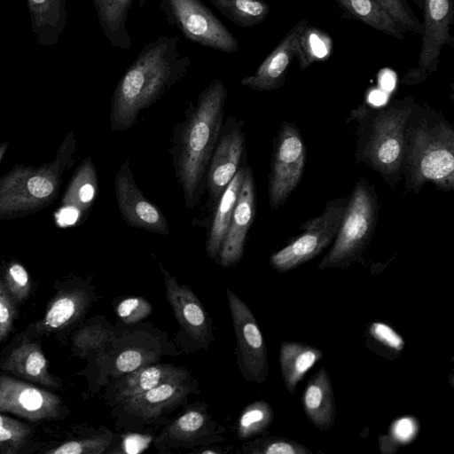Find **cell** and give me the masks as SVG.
I'll return each instance as SVG.
<instances>
[{"instance_id":"29","label":"cell","mask_w":454,"mask_h":454,"mask_svg":"<svg viewBox=\"0 0 454 454\" xmlns=\"http://www.w3.org/2000/svg\"><path fill=\"white\" fill-rule=\"evenodd\" d=\"M332 49L333 43L328 35L308 26L301 36L296 55L301 69L304 70L315 62L325 60Z\"/></svg>"},{"instance_id":"44","label":"cell","mask_w":454,"mask_h":454,"mask_svg":"<svg viewBox=\"0 0 454 454\" xmlns=\"http://www.w3.org/2000/svg\"><path fill=\"white\" fill-rule=\"evenodd\" d=\"M412 2L420 9L423 6V0H412Z\"/></svg>"},{"instance_id":"32","label":"cell","mask_w":454,"mask_h":454,"mask_svg":"<svg viewBox=\"0 0 454 454\" xmlns=\"http://www.w3.org/2000/svg\"><path fill=\"white\" fill-rule=\"evenodd\" d=\"M30 427L16 419L0 414V450L16 453L28 441Z\"/></svg>"},{"instance_id":"43","label":"cell","mask_w":454,"mask_h":454,"mask_svg":"<svg viewBox=\"0 0 454 454\" xmlns=\"http://www.w3.org/2000/svg\"><path fill=\"white\" fill-rule=\"evenodd\" d=\"M79 215L80 212L75 207H67L59 214L58 221L62 226L72 225L78 220Z\"/></svg>"},{"instance_id":"28","label":"cell","mask_w":454,"mask_h":454,"mask_svg":"<svg viewBox=\"0 0 454 454\" xmlns=\"http://www.w3.org/2000/svg\"><path fill=\"white\" fill-rule=\"evenodd\" d=\"M207 426L208 419L204 412L189 410L166 427L162 437L170 444H187L202 438Z\"/></svg>"},{"instance_id":"19","label":"cell","mask_w":454,"mask_h":454,"mask_svg":"<svg viewBox=\"0 0 454 454\" xmlns=\"http://www.w3.org/2000/svg\"><path fill=\"white\" fill-rule=\"evenodd\" d=\"M185 380L165 381L144 393L127 398L123 402L125 409L141 419L158 417L163 411L178 403L188 393Z\"/></svg>"},{"instance_id":"18","label":"cell","mask_w":454,"mask_h":454,"mask_svg":"<svg viewBox=\"0 0 454 454\" xmlns=\"http://www.w3.org/2000/svg\"><path fill=\"white\" fill-rule=\"evenodd\" d=\"M31 27L40 46L56 44L63 33L68 12L67 0H26Z\"/></svg>"},{"instance_id":"40","label":"cell","mask_w":454,"mask_h":454,"mask_svg":"<svg viewBox=\"0 0 454 454\" xmlns=\"http://www.w3.org/2000/svg\"><path fill=\"white\" fill-rule=\"evenodd\" d=\"M15 317L13 300L0 278V342L10 333Z\"/></svg>"},{"instance_id":"35","label":"cell","mask_w":454,"mask_h":454,"mask_svg":"<svg viewBox=\"0 0 454 454\" xmlns=\"http://www.w3.org/2000/svg\"><path fill=\"white\" fill-rule=\"evenodd\" d=\"M155 353L139 347H130L121 350L114 358L113 372L117 375L131 372L149 365L155 359Z\"/></svg>"},{"instance_id":"14","label":"cell","mask_w":454,"mask_h":454,"mask_svg":"<svg viewBox=\"0 0 454 454\" xmlns=\"http://www.w3.org/2000/svg\"><path fill=\"white\" fill-rule=\"evenodd\" d=\"M308 26V20H301L292 27L254 74L242 78L240 84L255 91L280 89L286 82L287 69L297 55L301 36Z\"/></svg>"},{"instance_id":"22","label":"cell","mask_w":454,"mask_h":454,"mask_svg":"<svg viewBox=\"0 0 454 454\" xmlns=\"http://www.w3.org/2000/svg\"><path fill=\"white\" fill-rule=\"evenodd\" d=\"M133 0H93L104 35L116 49L129 51L132 39L127 27L128 14Z\"/></svg>"},{"instance_id":"3","label":"cell","mask_w":454,"mask_h":454,"mask_svg":"<svg viewBox=\"0 0 454 454\" xmlns=\"http://www.w3.org/2000/svg\"><path fill=\"white\" fill-rule=\"evenodd\" d=\"M227 90L214 79L199 95L197 105L183 122L176 152V168L186 207L197 203L200 184L219 138Z\"/></svg>"},{"instance_id":"2","label":"cell","mask_w":454,"mask_h":454,"mask_svg":"<svg viewBox=\"0 0 454 454\" xmlns=\"http://www.w3.org/2000/svg\"><path fill=\"white\" fill-rule=\"evenodd\" d=\"M402 174L414 193L427 182L444 192L454 188V129L427 105L414 102L407 118Z\"/></svg>"},{"instance_id":"36","label":"cell","mask_w":454,"mask_h":454,"mask_svg":"<svg viewBox=\"0 0 454 454\" xmlns=\"http://www.w3.org/2000/svg\"><path fill=\"white\" fill-rule=\"evenodd\" d=\"M368 334L373 344L383 350V354L396 355L404 348L403 339L391 326L380 322L372 323Z\"/></svg>"},{"instance_id":"27","label":"cell","mask_w":454,"mask_h":454,"mask_svg":"<svg viewBox=\"0 0 454 454\" xmlns=\"http://www.w3.org/2000/svg\"><path fill=\"white\" fill-rule=\"evenodd\" d=\"M221 14L235 25L252 27L262 23L270 7L264 0H208Z\"/></svg>"},{"instance_id":"20","label":"cell","mask_w":454,"mask_h":454,"mask_svg":"<svg viewBox=\"0 0 454 454\" xmlns=\"http://www.w3.org/2000/svg\"><path fill=\"white\" fill-rule=\"evenodd\" d=\"M188 372L170 364L146 365L126 373L114 387L117 401H123L169 380H185Z\"/></svg>"},{"instance_id":"25","label":"cell","mask_w":454,"mask_h":454,"mask_svg":"<svg viewBox=\"0 0 454 454\" xmlns=\"http://www.w3.org/2000/svg\"><path fill=\"white\" fill-rule=\"evenodd\" d=\"M334 1L353 18L372 28L400 41L405 39V33L375 0Z\"/></svg>"},{"instance_id":"1","label":"cell","mask_w":454,"mask_h":454,"mask_svg":"<svg viewBox=\"0 0 454 454\" xmlns=\"http://www.w3.org/2000/svg\"><path fill=\"white\" fill-rule=\"evenodd\" d=\"M179 38L162 35L147 42L117 82L112 101L113 131L129 129L188 72L191 59L178 49Z\"/></svg>"},{"instance_id":"6","label":"cell","mask_w":454,"mask_h":454,"mask_svg":"<svg viewBox=\"0 0 454 454\" xmlns=\"http://www.w3.org/2000/svg\"><path fill=\"white\" fill-rule=\"evenodd\" d=\"M159 7L187 40L224 53L239 51L237 38L201 0H160Z\"/></svg>"},{"instance_id":"31","label":"cell","mask_w":454,"mask_h":454,"mask_svg":"<svg viewBox=\"0 0 454 454\" xmlns=\"http://www.w3.org/2000/svg\"><path fill=\"white\" fill-rule=\"evenodd\" d=\"M244 451L254 454H312L298 442L280 436H268L249 442Z\"/></svg>"},{"instance_id":"7","label":"cell","mask_w":454,"mask_h":454,"mask_svg":"<svg viewBox=\"0 0 454 454\" xmlns=\"http://www.w3.org/2000/svg\"><path fill=\"white\" fill-rule=\"evenodd\" d=\"M348 198L327 202L325 210L299 227L303 233L270 256V265L286 272L315 258L331 245L340 228Z\"/></svg>"},{"instance_id":"33","label":"cell","mask_w":454,"mask_h":454,"mask_svg":"<svg viewBox=\"0 0 454 454\" xmlns=\"http://www.w3.org/2000/svg\"><path fill=\"white\" fill-rule=\"evenodd\" d=\"M395 20L403 33L421 35L422 26L407 0H375Z\"/></svg>"},{"instance_id":"9","label":"cell","mask_w":454,"mask_h":454,"mask_svg":"<svg viewBox=\"0 0 454 454\" xmlns=\"http://www.w3.org/2000/svg\"><path fill=\"white\" fill-rule=\"evenodd\" d=\"M306 164V147L299 129L284 121L274 138L269 176V202L272 210L282 206L299 184Z\"/></svg>"},{"instance_id":"45","label":"cell","mask_w":454,"mask_h":454,"mask_svg":"<svg viewBox=\"0 0 454 454\" xmlns=\"http://www.w3.org/2000/svg\"><path fill=\"white\" fill-rule=\"evenodd\" d=\"M146 0H138V7L139 9H143L145 4Z\"/></svg>"},{"instance_id":"5","label":"cell","mask_w":454,"mask_h":454,"mask_svg":"<svg viewBox=\"0 0 454 454\" xmlns=\"http://www.w3.org/2000/svg\"><path fill=\"white\" fill-rule=\"evenodd\" d=\"M378 218L376 192L366 179L361 178L348 197L338 233L318 269H342L356 262H364V254L371 242Z\"/></svg>"},{"instance_id":"34","label":"cell","mask_w":454,"mask_h":454,"mask_svg":"<svg viewBox=\"0 0 454 454\" xmlns=\"http://www.w3.org/2000/svg\"><path fill=\"white\" fill-rule=\"evenodd\" d=\"M112 440L111 433L93 435L82 440L67 442L52 450L49 454H101L106 451Z\"/></svg>"},{"instance_id":"37","label":"cell","mask_w":454,"mask_h":454,"mask_svg":"<svg viewBox=\"0 0 454 454\" xmlns=\"http://www.w3.org/2000/svg\"><path fill=\"white\" fill-rule=\"evenodd\" d=\"M113 337V333L102 325H86L74 335V345L87 353L91 349L102 348Z\"/></svg>"},{"instance_id":"21","label":"cell","mask_w":454,"mask_h":454,"mask_svg":"<svg viewBox=\"0 0 454 454\" xmlns=\"http://www.w3.org/2000/svg\"><path fill=\"white\" fill-rule=\"evenodd\" d=\"M3 367L32 382L57 386L54 377L49 372V363L36 343L26 342L14 348L4 360Z\"/></svg>"},{"instance_id":"16","label":"cell","mask_w":454,"mask_h":454,"mask_svg":"<svg viewBox=\"0 0 454 454\" xmlns=\"http://www.w3.org/2000/svg\"><path fill=\"white\" fill-rule=\"evenodd\" d=\"M255 214V189L251 169L247 168L231 220L218 253L219 263L230 267L243 255L247 231Z\"/></svg>"},{"instance_id":"42","label":"cell","mask_w":454,"mask_h":454,"mask_svg":"<svg viewBox=\"0 0 454 454\" xmlns=\"http://www.w3.org/2000/svg\"><path fill=\"white\" fill-rule=\"evenodd\" d=\"M151 437L140 434H129L121 443V451L125 453H139L147 448Z\"/></svg>"},{"instance_id":"17","label":"cell","mask_w":454,"mask_h":454,"mask_svg":"<svg viewBox=\"0 0 454 454\" xmlns=\"http://www.w3.org/2000/svg\"><path fill=\"white\" fill-rule=\"evenodd\" d=\"M303 411L315 427L330 429L336 417V404L328 371L322 366L307 382L302 394Z\"/></svg>"},{"instance_id":"30","label":"cell","mask_w":454,"mask_h":454,"mask_svg":"<svg viewBox=\"0 0 454 454\" xmlns=\"http://www.w3.org/2000/svg\"><path fill=\"white\" fill-rule=\"evenodd\" d=\"M273 417V410L267 402L260 400L250 403L239 416V437L247 439L262 434L270 426Z\"/></svg>"},{"instance_id":"11","label":"cell","mask_w":454,"mask_h":454,"mask_svg":"<svg viewBox=\"0 0 454 454\" xmlns=\"http://www.w3.org/2000/svg\"><path fill=\"white\" fill-rule=\"evenodd\" d=\"M114 191L121 217L128 225L160 235L169 234L168 222L161 211L147 200L137 186L129 159L116 172Z\"/></svg>"},{"instance_id":"8","label":"cell","mask_w":454,"mask_h":454,"mask_svg":"<svg viewBox=\"0 0 454 454\" xmlns=\"http://www.w3.org/2000/svg\"><path fill=\"white\" fill-rule=\"evenodd\" d=\"M421 47L418 65L410 69L401 83L414 85L438 69L442 50L454 46L450 27L454 24V0H423Z\"/></svg>"},{"instance_id":"24","label":"cell","mask_w":454,"mask_h":454,"mask_svg":"<svg viewBox=\"0 0 454 454\" xmlns=\"http://www.w3.org/2000/svg\"><path fill=\"white\" fill-rule=\"evenodd\" d=\"M246 169V167L239 168L217 201L206 245L207 255L212 259L218 255L228 231Z\"/></svg>"},{"instance_id":"26","label":"cell","mask_w":454,"mask_h":454,"mask_svg":"<svg viewBox=\"0 0 454 454\" xmlns=\"http://www.w3.org/2000/svg\"><path fill=\"white\" fill-rule=\"evenodd\" d=\"M88 301L87 294L82 290L62 294L50 306L39 329L51 332L67 326L82 315Z\"/></svg>"},{"instance_id":"39","label":"cell","mask_w":454,"mask_h":454,"mask_svg":"<svg viewBox=\"0 0 454 454\" xmlns=\"http://www.w3.org/2000/svg\"><path fill=\"white\" fill-rule=\"evenodd\" d=\"M153 310L148 301L142 297H129L116 307L117 316L126 324H135L147 317Z\"/></svg>"},{"instance_id":"15","label":"cell","mask_w":454,"mask_h":454,"mask_svg":"<svg viewBox=\"0 0 454 454\" xmlns=\"http://www.w3.org/2000/svg\"><path fill=\"white\" fill-rule=\"evenodd\" d=\"M163 274L166 296L183 332L199 346L207 347L212 337L210 318L202 303L185 285L160 264Z\"/></svg>"},{"instance_id":"4","label":"cell","mask_w":454,"mask_h":454,"mask_svg":"<svg viewBox=\"0 0 454 454\" xmlns=\"http://www.w3.org/2000/svg\"><path fill=\"white\" fill-rule=\"evenodd\" d=\"M415 100L394 99L380 107L363 105L352 111L358 121L356 158L392 187L402 176L404 128Z\"/></svg>"},{"instance_id":"12","label":"cell","mask_w":454,"mask_h":454,"mask_svg":"<svg viewBox=\"0 0 454 454\" xmlns=\"http://www.w3.org/2000/svg\"><path fill=\"white\" fill-rule=\"evenodd\" d=\"M59 395L31 384L0 375V411L30 421L55 419L60 412Z\"/></svg>"},{"instance_id":"23","label":"cell","mask_w":454,"mask_h":454,"mask_svg":"<svg viewBox=\"0 0 454 454\" xmlns=\"http://www.w3.org/2000/svg\"><path fill=\"white\" fill-rule=\"evenodd\" d=\"M323 352L308 344L283 341L279 349V364L284 384L293 395L298 383L314 364L321 359Z\"/></svg>"},{"instance_id":"38","label":"cell","mask_w":454,"mask_h":454,"mask_svg":"<svg viewBox=\"0 0 454 454\" xmlns=\"http://www.w3.org/2000/svg\"><path fill=\"white\" fill-rule=\"evenodd\" d=\"M5 287L13 301H24L30 293V280L27 271L19 264H12L5 274Z\"/></svg>"},{"instance_id":"13","label":"cell","mask_w":454,"mask_h":454,"mask_svg":"<svg viewBox=\"0 0 454 454\" xmlns=\"http://www.w3.org/2000/svg\"><path fill=\"white\" fill-rule=\"evenodd\" d=\"M242 128L243 121L229 118L212 153L207 183L210 198L216 203L239 169L245 148Z\"/></svg>"},{"instance_id":"41","label":"cell","mask_w":454,"mask_h":454,"mask_svg":"<svg viewBox=\"0 0 454 454\" xmlns=\"http://www.w3.org/2000/svg\"><path fill=\"white\" fill-rule=\"evenodd\" d=\"M29 193L38 199H43L50 196L53 190V183L47 177L43 176H32L27 182Z\"/></svg>"},{"instance_id":"10","label":"cell","mask_w":454,"mask_h":454,"mask_svg":"<svg viewBox=\"0 0 454 454\" xmlns=\"http://www.w3.org/2000/svg\"><path fill=\"white\" fill-rule=\"evenodd\" d=\"M226 294L236 335L239 367L246 380L261 384L269 373L263 336L247 305L231 290L227 288Z\"/></svg>"}]
</instances>
